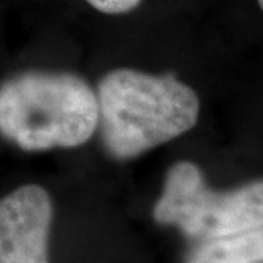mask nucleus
I'll return each mask as SVG.
<instances>
[{"mask_svg": "<svg viewBox=\"0 0 263 263\" xmlns=\"http://www.w3.org/2000/svg\"><path fill=\"white\" fill-rule=\"evenodd\" d=\"M99 129L107 153L131 160L190 131L199 119V97L173 75L116 68L97 85Z\"/></svg>", "mask_w": 263, "mask_h": 263, "instance_id": "1", "label": "nucleus"}, {"mask_svg": "<svg viewBox=\"0 0 263 263\" xmlns=\"http://www.w3.org/2000/svg\"><path fill=\"white\" fill-rule=\"evenodd\" d=\"M97 126V95L80 75L27 70L0 85V133L24 151L82 146Z\"/></svg>", "mask_w": 263, "mask_h": 263, "instance_id": "2", "label": "nucleus"}, {"mask_svg": "<svg viewBox=\"0 0 263 263\" xmlns=\"http://www.w3.org/2000/svg\"><path fill=\"white\" fill-rule=\"evenodd\" d=\"M153 219L199 241L263 228V182L214 192L197 165L178 161L166 173Z\"/></svg>", "mask_w": 263, "mask_h": 263, "instance_id": "3", "label": "nucleus"}, {"mask_svg": "<svg viewBox=\"0 0 263 263\" xmlns=\"http://www.w3.org/2000/svg\"><path fill=\"white\" fill-rule=\"evenodd\" d=\"M51 224L46 189L24 185L0 199V263H49Z\"/></svg>", "mask_w": 263, "mask_h": 263, "instance_id": "4", "label": "nucleus"}, {"mask_svg": "<svg viewBox=\"0 0 263 263\" xmlns=\"http://www.w3.org/2000/svg\"><path fill=\"white\" fill-rule=\"evenodd\" d=\"M185 263H263V228L204 239L190 251Z\"/></svg>", "mask_w": 263, "mask_h": 263, "instance_id": "5", "label": "nucleus"}, {"mask_svg": "<svg viewBox=\"0 0 263 263\" xmlns=\"http://www.w3.org/2000/svg\"><path fill=\"white\" fill-rule=\"evenodd\" d=\"M93 9L104 14H126L136 9L141 0H87Z\"/></svg>", "mask_w": 263, "mask_h": 263, "instance_id": "6", "label": "nucleus"}, {"mask_svg": "<svg viewBox=\"0 0 263 263\" xmlns=\"http://www.w3.org/2000/svg\"><path fill=\"white\" fill-rule=\"evenodd\" d=\"M258 4H260V7L263 9V0H258Z\"/></svg>", "mask_w": 263, "mask_h": 263, "instance_id": "7", "label": "nucleus"}]
</instances>
